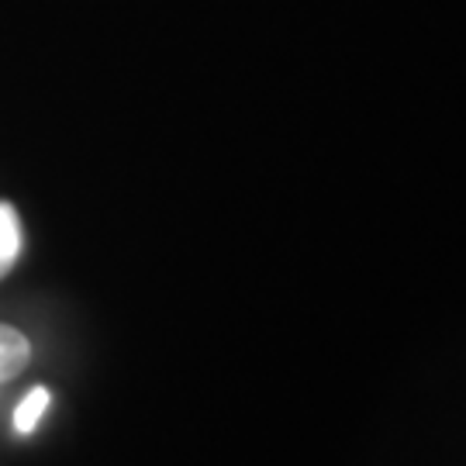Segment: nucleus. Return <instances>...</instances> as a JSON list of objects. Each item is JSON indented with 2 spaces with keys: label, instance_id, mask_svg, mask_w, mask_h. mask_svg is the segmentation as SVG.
<instances>
[{
  "label": "nucleus",
  "instance_id": "obj_1",
  "mask_svg": "<svg viewBox=\"0 0 466 466\" xmlns=\"http://www.w3.org/2000/svg\"><path fill=\"white\" fill-rule=\"evenodd\" d=\"M32 363V342L15 325H0V383L15 380Z\"/></svg>",
  "mask_w": 466,
  "mask_h": 466
},
{
  "label": "nucleus",
  "instance_id": "obj_2",
  "mask_svg": "<svg viewBox=\"0 0 466 466\" xmlns=\"http://www.w3.org/2000/svg\"><path fill=\"white\" fill-rule=\"evenodd\" d=\"M21 246H25L21 218H17L11 200H0V280L15 269L17 256H21Z\"/></svg>",
  "mask_w": 466,
  "mask_h": 466
},
{
  "label": "nucleus",
  "instance_id": "obj_3",
  "mask_svg": "<svg viewBox=\"0 0 466 466\" xmlns=\"http://www.w3.org/2000/svg\"><path fill=\"white\" fill-rule=\"evenodd\" d=\"M49 390L46 387H32L25 398H21V404H17L15 411V429L21 435H28L38 429V421H42V415H46V408H49Z\"/></svg>",
  "mask_w": 466,
  "mask_h": 466
}]
</instances>
